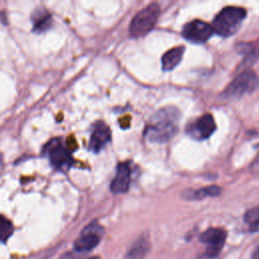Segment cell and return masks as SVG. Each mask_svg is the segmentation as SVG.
Instances as JSON below:
<instances>
[{
    "instance_id": "1",
    "label": "cell",
    "mask_w": 259,
    "mask_h": 259,
    "mask_svg": "<svg viewBox=\"0 0 259 259\" xmlns=\"http://www.w3.org/2000/svg\"><path fill=\"white\" fill-rule=\"evenodd\" d=\"M180 112L173 106L159 109L149 120L145 131V137L154 143L169 141L178 130Z\"/></svg>"
},
{
    "instance_id": "2",
    "label": "cell",
    "mask_w": 259,
    "mask_h": 259,
    "mask_svg": "<svg viewBox=\"0 0 259 259\" xmlns=\"http://www.w3.org/2000/svg\"><path fill=\"white\" fill-rule=\"evenodd\" d=\"M245 17L246 10L244 8L229 6L224 8L214 17L211 27L213 32L222 36H229L236 32Z\"/></svg>"
},
{
    "instance_id": "3",
    "label": "cell",
    "mask_w": 259,
    "mask_h": 259,
    "mask_svg": "<svg viewBox=\"0 0 259 259\" xmlns=\"http://www.w3.org/2000/svg\"><path fill=\"white\" fill-rule=\"evenodd\" d=\"M160 15V6L151 3L139 11L130 24V34L134 37H141L150 32L155 26Z\"/></svg>"
},
{
    "instance_id": "4",
    "label": "cell",
    "mask_w": 259,
    "mask_h": 259,
    "mask_svg": "<svg viewBox=\"0 0 259 259\" xmlns=\"http://www.w3.org/2000/svg\"><path fill=\"white\" fill-rule=\"evenodd\" d=\"M259 85L258 76L250 70L239 74L223 92L224 98H240L245 94H249L256 90Z\"/></svg>"
},
{
    "instance_id": "5",
    "label": "cell",
    "mask_w": 259,
    "mask_h": 259,
    "mask_svg": "<svg viewBox=\"0 0 259 259\" xmlns=\"http://www.w3.org/2000/svg\"><path fill=\"white\" fill-rule=\"evenodd\" d=\"M227 238V233L223 229L210 228L203 232L199 239L206 245L205 256L209 258L215 257L222 250Z\"/></svg>"
},
{
    "instance_id": "6",
    "label": "cell",
    "mask_w": 259,
    "mask_h": 259,
    "mask_svg": "<svg viewBox=\"0 0 259 259\" xmlns=\"http://www.w3.org/2000/svg\"><path fill=\"white\" fill-rule=\"evenodd\" d=\"M213 33V29L210 24L202 20H192L186 23L182 29L183 36L192 42H204Z\"/></svg>"
},
{
    "instance_id": "7",
    "label": "cell",
    "mask_w": 259,
    "mask_h": 259,
    "mask_svg": "<svg viewBox=\"0 0 259 259\" xmlns=\"http://www.w3.org/2000/svg\"><path fill=\"white\" fill-rule=\"evenodd\" d=\"M48 156L52 166L57 170H66L73 164V158L67 148L54 140L48 145Z\"/></svg>"
},
{
    "instance_id": "8",
    "label": "cell",
    "mask_w": 259,
    "mask_h": 259,
    "mask_svg": "<svg viewBox=\"0 0 259 259\" xmlns=\"http://www.w3.org/2000/svg\"><path fill=\"white\" fill-rule=\"evenodd\" d=\"M215 131V122L211 114L205 113L196 120L189 123L186 127L187 134L196 140H205Z\"/></svg>"
},
{
    "instance_id": "9",
    "label": "cell",
    "mask_w": 259,
    "mask_h": 259,
    "mask_svg": "<svg viewBox=\"0 0 259 259\" xmlns=\"http://www.w3.org/2000/svg\"><path fill=\"white\" fill-rule=\"evenodd\" d=\"M101 234L102 228L97 223H91L83 230L81 236L76 240L74 244L75 250L78 252L92 250L98 245Z\"/></svg>"
},
{
    "instance_id": "10",
    "label": "cell",
    "mask_w": 259,
    "mask_h": 259,
    "mask_svg": "<svg viewBox=\"0 0 259 259\" xmlns=\"http://www.w3.org/2000/svg\"><path fill=\"white\" fill-rule=\"evenodd\" d=\"M110 137L111 134L109 127L102 121L97 122L91 134L89 149L94 153H98L110 141Z\"/></svg>"
},
{
    "instance_id": "11",
    "label": "cell",
    "mask_w": 259,
    "mask_h": 259,
    "mask_svg": "<svg viewBox=\"0 0 259 259\" xmlns=\"http://www.w3.org/2000/svg\"><path fill=\"white\" fill-rule=\"evenodd\" d=\"M131 182V169L127 163H119L117 165L116 174L111 181L110 190L115 193H124L127 191Z\"/></svg>"
},
{
    "instance_id": "12",
    "label": "cell",
    "mask_w": 259,
    "mask_h": 259,
    "mask_svg": "<svg viewBox=\"0 0 259 259\" xmlns=\"http://www.w3.org/2000/svg\"><path fill=\"white\" fill-rule=\"evenodd\" d=\"M184 47H176L167 51L162 57V68L164 71H171L181 62Z\"/></svg>"
},
{
    "instance_id": "13",
    "label": "cell",
    "mask_w": 259,
    "mask_h": 259,
    "mask_svg": "<svg viewBox=\"0 0 259 259\" xmlns=\"http://www.w3.org/2000/svg\"><path fill=\"white\" fill-rule=\"evenodd\" d=\"M31 20L33 23V31L36 32L46 31L52 24V16L44 8L36 9L31 15Z\"/></svg>"
},
{
    "instance_id": "14",
    "label": "cell",
    "mask_w": 259,
    "mask_h": 259,
    "mask_svg": "<svg viewBox=\"0 0 259 259\" xmlns=\"http://www.w3.org/2000/svg\"><path fill=\"white\" fill-rule=\"evenodd\" d=\"M221 193V188L217 185H210L198 190H188L184 192L183 195L188 199H202L208 196H217Z\"/></svg>"
},
{
    "instance_id": "15",
    "label": "cell",
    "mask_w": 259,
    "mask_h": 259,
    "mask_svg": "<svg viewBox=\"0 0 259 259\" xmlns=\"http://www.w3.org/2000/svg\"><path fill=\"white\" fill-rule=\"evenodd\" d=\"M241 52L244 54L245 65H250L254 63L259 57V44L257 42H247L240 46Z\"/></svg>"
},
{
    "instance_id": "16",
    "label": "cell",
    "mask_w": 259,
    "mask_h": 259,
    "mask_svg": "<svg viewBox=\"0 0 259 259\" xmlns=\"http://www.w3.org/2000/svg\"><path fill=\"white\" fill-rule=\"evenodd\" d=\"M149 251L148 241L144 238H140L127 252V259H143Z\"/></svg>"
},
{
    "instance_id": "17",
    "label": "cell",
    "mask_w": 259,
    "mask_h": 259,
    "mask_svg": "<svg viewBox=\"0 0 259 259\" xmlns=\"http://www.w3.org/2000/svg\"><path fill=\"white\" fill-rule=\"evenodd\" d=\"M244 222L248 226L249 231L259 232V206L247 210L244 214Z\"/></svg>"
},
{
    "instance_id": "18",
    "label": "cell",
    "mask_w": 259,
    "mask_h": 259,
    "mask_svg": "<svg viewBox=\"0 0 259 259\" xmlns=\"http://www.w3.org/2000/svg\"><path fill=\"white\" fill-rule=\"evenodd\" d=\"M13 226L9 220L0 215V243L5 242L12 234Z\"/></svg>"
},
{
    "instance_id": "19",
    "label": "cell",
    "mask_w": 259,
    "mask_h": 259,
    "mask_svg": "<svg viewBox=\"0 0 259 259\" xmlns=\"http://www.w3.org/2000/svg\"><path fill=\"white\" fill-rule=\"evenodd\" d=\"M251 170H252L253 173L259 174V154H258V156L255 158L254 162L252 163V165H251Z\"/></svg>"
},
{
    "instance_id": "20",
    "label": "cell",
    "mask_w": 259,
    "mask_h": 259,
    "mask_svg": "<svg viewBox=\"0 0 259 259\" xmlns=\"http://www.w3.org/2000/svg\"><path fill=\"white\" fill-rule=\"evenodd\" d=\"M252 259H259V247L254 251V254H253Z\"/></svg>"
},
{
    "instance_id": "21",
    "label": "cell",
    "mask_w": 259,
    "mask_h": 259,
    "mask_svg": "<svg viewBox=\"0 0 259 259\" xmlns=\"http://www.w3.org/2000/svg\"><path fill=\"white\" fill-rule=\"evenodd\" d=\"M87 259H100V257H98V256H94V257H89V258H87Z\"/></svg>"
},
{
    "instance_id": "22",
    "label": "cell",
    "mask_w": 259,
    "mask_h": 259,
    "mask_svg": "<svg viewBox=\"0 0 259 259\" xmlns=\"http://www.w3.org/2000/svg\"><path fill=\"white\" fill-rule=\"evenodd\" d=\"M1 164H2V157H1V154H0V166H1Z\"/></svg>"
}]
</instances>
